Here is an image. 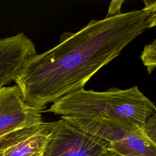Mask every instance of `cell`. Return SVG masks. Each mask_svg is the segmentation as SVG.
I'll return each mask as SVG.
<instances>
[{"instance_id": "cell-4", "label": "cell", "mask_w": 156, "mask_h": 156, "mask_svg": "<svg viewBox=\"0 0 156 156\" xmlns=\"http://www.w3.org/2000/svg\"><path fill=\"white\" fill-rule=\"evenodd\" d=\"M110 144L62 118L51 122L43 156H101Z\"/></svg>"}, {"instance_id": "cell-3", "label": "cell", "mask_w": 156, "mask_h": 156, "mask_svg": "<svg viewBox=\"0 0 156 156\" xmlns=\"http://www.w3.org/2000/svg\"><path fill=\"white\" fill-rule=\"evenodd\" d=\"M74 126L107 141L110 151L122 156H156L154 147L141 129H131L110 119L62 116Z\"/></svg>"}, {"instance_id": "cell-10", "label": "cell", "mask_w": 156, "mask_h": 156, "mask_svg": "<svg viewBox=\"0 0 156 156\" xmlns=\"http://www.w3.org/2000/svg\"><path fill=\"white\" fill-rule=\"evenodd\" d=\"M143 130L147 138L156 147V109L146 122Z\"/></svg>"}, {"instance_id": "cell-9", "label": "cell", "mask_w": 156, "mask_h": 156, "mask_svg": "<svg viewBox=\"0 0 156 156\" xmlns=\"http://www.w3.org/2000/svg\"><path fill=\"white\" fill-rule=\"evenodd\" d=\"M143 65L146 66L147 72H151L156 68V39L152 43L144 46L140 55Z\"/></svg>"}, {"instance_id": "cell-11", "label": "cell", "mask_w": 156, "mask_h": 156, "mask_svg": "<svg viewBox=\"0 0 156 156\" xmlns=\"http://www.w3.org/2000/svg\"><path fill=\"white\" fill-rule=\"evenodd\" d=\"M144 9L147 10L150 15L149 17V28L156 27V1H144Z\"/></svg>"}, {"instance_id": "cell-8", "label": "cell", "mask_w": 156, "mask_h": 156, "mask_svg": "<svg viewBox=\"0 0 156 156\" xmlns=\"http://www.w3.org/2000/svg\"><path fill=\"white\" fill-rule=\"evenodd\" d=\"M43 122L19 129L0 138V156H3L5 151L12 145L38 130L41 128Z\"/></svg>"}, {"instance_id": "cell-12", "label": "cell", "mask_w": 156, "mask_h": 156, "mask_svg": "<svg viewBox=\"0 0 156 156\" xmlns=\"http://www.w3.org/2000/svg\"><path fill=\"white\" fill-rule=\"evenodd\" d=\"M101 156H122V155H119V154H116V153H115L113 151H108Z\"/></svg>"}, {"instance_id": "cell-5", "label": "cell", "mask_w": 156, "mask_h": 156, "mask_svg": "<svg viewBox=\"0 0 156 156\" xmlns=\"http://www.w3.org/2000/svg\"><path fill=\"white\" fill-rule=\"evenodd\" d=\"M41 112L24 102L16 85L1 88L0 138L42 122Z\"/></svg>"}, {"instance_id": "cell-7", "label": "cell", "mask_w": 156, "mask_h": 156, "mask_svg": "<svg viewBox=\"0 0 156 156\" xmlns=\"http://www.w3.org/2000/svg\"><path fill=\"white\" fill-rule=\"evenodd\" d=\"M51 128V122H43L41 128L9 147L3 156H43Z\"/></svg>"}, {"instance_id": "cell-6", "label": "cell", "mask_w": 156, "mask_h": 156, "mask_svg": "<svg viewBox=\"0 0 156 156\" xmlns=\"http://www.w3.org/2000/svg\"><path fill=\"white\" fill-rule=\"evenodd\" d=\"M37 54L35 44L24 33L0 38V89L14 82L26 62Z\"/></svg>"}, {"instance_id": "cell-1", "label": "cell", "mask_w": 156, "mask_h": 156, "mask_svg": "<svg viewBox=\"0 0 156 156\" xmlns=\"http://www.w3.org/2000/svg\"><path fill=\"white\" fill-rule=\"evenodd\" d=\"M143 8L92 20L80 30L63 33L60 41L24 64L15 80L24 102L43 111L50 103L84 85L130 41L149 29Z\"/></svg>"}, {"instance_id": "cell-2", "label": "cell", "mask_w": 156, "mask_h": 156, "mask_svg": "<svg viewBox=\"0 0 156 156\" xmlns=\"http://www.w3.org/2000/svg\"><path fill=\"white\" fill-rule=\"evenodd\" d=\"M155 109V105L134 86L105 91L82 88L55 101L48 112L61 116L104 118L128 129L143 130Z\"/></svg>"}]
</instances>
